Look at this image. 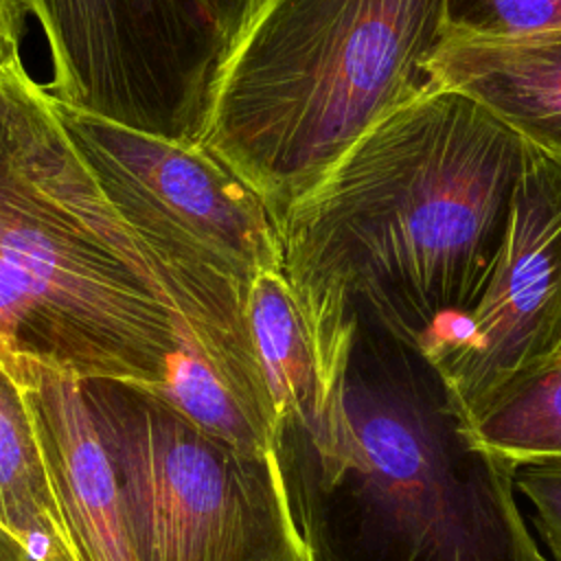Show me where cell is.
<instances>
[{
  "instance_id": "cell-1",
  "label": "cell",
  "mask_w": 561,
  "mask_h": 561,
  "mask_svg": "<svg viewBox=\"0 0 561 561\" xmlns=\"http://www.w3.org/2000/svg\"><path fill=\"white\" fill-rule=\"evenodd\" d=\"M526 153L476 101L425 81L278 219L283 274L316 316L432 362L486 287Z\"/></svg>"
},
{
  "instance_id": "cell-2",
  "label": "cell",
  "mask_w": 561,
  "mask_h": 561,
  "mask_svg": "<svg viewBox=\"0 0 561 561\" xmlns=\"http://www.w3.org/2000/svg\"><path fill=\"white\" fill-rule=\"evenodd\" d=\"M175 311L53 99L0 77V357L158 388Z\"/></svg>"
},
{
  "instance_id": "cell-3",
  "label": "cell",
  "mask_w": 561,
  "mask_h": 561,
  "mask_svg": "<svg viewBox=\"0 0 561 561\" xmlns=\"http://www.w3.org/2000/svg\"><path fill=\"white\" fill-rule=\"evenodd\" d=\"M333 456L289 493L316 561H546L515 467L473 447L436 368L355 322Z\"/></svg>"
},
{
  "instance_id": "cell-4",
  "label": "cell",
  "mask_w": 561,
  "mask_h": 561,
  "mask_svg": "<svg viewBox=\"0 0 561 561\" xmlns=\"http://www.w3.org/2000/svg\"><path fill=\"white\" fill-rule=\"evenodd\" d=\"M443 0H261L221 70L202 147L285 210L423 83Z\"/></svg>"
},
{
  "instance_id": "cell-5",
  "label": "cell",
  "mask_w": 561,
  "mask_h": 561,
  "mask_svg": "<svg viewBox=\"0 0 561 561\" xmlns=\"http://www.w3.org/2000/svg\"><path fill=\"white\" fill-rule=\"evenodd\" d=\"M118 476L140 561H316L276 454L241 449L156 388L79 379Z\"/></svg>"
},
{
  "instance_id": "cell-6",
  "label": "cell",
  "mask_w": 561,
  "mask_h": 561,
  "mask_svg": "<svg viewBox=\"0 0 561 561\" xmlns=\"http://www.w3.org/2000/svg\"><path fill=\"white\" fill-rule=\"evenodd\" d=\"M53 55L55 101L199 145L237 31L217 0H26Z\"/></svg>"
},
{
  "instance_id": "cell-7",
  "label": "cell",
  "mask_w": 561,
  "mask_h": 561,
  "mask_svg": "<svg viewBox=\"0 0 561 561\" xmlns=\"http://www.w3.org/2000/svg\"><path fill=\"white\" fill-rule=\"evenodd\" d=\"M561 355V162L528 145L486 287L430 362L465 421L486 397Z\"/></svg>"
},
{
  "instance_id": "cell-8",
  "label": "cell",
  "mask_w": 561,
  "mask_h": 561,
  "mask_svg": "<svg viewBox=\"0 0 561 561\" xmlns=\"http://www.w3.org/2000/svg\"><path fill=\"white\" fill-rule=\"evenodd\" d=\"M53 105L107 197H127L160 213L252 278L283 270L272 210L202 145L169 142L55 101Z\"/></svg>"
},
{
  "instance_id": "cell-9",
  "label": "cell",
  "mask_w": 561,
  "mask_h": 561,
  "mask_svg": "<svg viewBox=\"0 0 561 561\" xmlns=\"http://www.w3.org/2000/svg\"><path fill=\"white\" fill-rule=\"evenodd\" d=\"M248 313L276 410L274 454L289 495L335 451L344 427L342 397L355 318L327 322L313 316L283 270L252 278Z\"/></svg>"
},
{
  "instance_id": "cell-10",
  "label": "cell",
  "mask_w": 561,
  "mask_h": 561,
  "mask_svg": "<svg viewBox=\"0 0 561 561\" xmlns=\"http://www.w3.org/2000/svg\"><path fill=\"white\" fill-rule=\"evenodd\" d=\"M28 405L77 561H140L127 502L77 377L0 357Z\"/></svg>"
},
{
  "instance_id": "cell-11",
  "label": "cell",
  "mask_w": 561,
  "mask_h": 561,
  "mask_svg": "<svg viewBox=\"0 0 561 561\" xmlns=\"http://www.w3.org/2000/svg\"><path fill=\"white\" fill-rule=\"evenodd\" d=\"M423 77L469 96L526 145L561 162V31H440L423 59Z\"/></svg>"
},
{
  "instance_id": "cell-12",
  "label": "cell",
  "mask_w": 561,
  "mask_h": 561,
  "mask_svg": "<svg viewBox=\"0 0 561 561\" xmlns=\"http://www.w3.org/2000/svg\"><path fill=\"white\" fill-rule=\"evenodd\" d=\"M0 528L39 561H77L66 535L33 419L0 364Z\"/></svg>"
},
{
  "instance_id": "cell-13",
  "label": "cell",
  "mask_w": 561,
  "mask_h": 561,
  "mask_svg": "<svg viewBox=\"0 0 561 561\" xmlns=\"http://www.w3.org/2000/svg\"><path fill=\"white\" fill-rule=\"evenodd\" d=\"M473 447L522 467L561 458V355L511 379L465 421Z\"/></svg>"
},
{
  "instance_id": "cell-14",
  "label": "cell",
  "mask_w": 561,
  "mask_h": 561,
  "mask_svg": "<svg viewBox=\"0 0 561 561\" xmlns=\"http://www.w3.org/2000/svg\"><path fill=\"white\" fill-rule=\"evenodd\" d=\"M440 31L473 35L561 31V0H443Z\"/></svg>"
},
{
  "instance_id": "cell-15",
  "label": "cell",
  "mask_w": 561,
  "mask_h": 561,
  "mask_svg": "<svg viewBox=\"0 0 561 561\" xmlns=\"http://www.w3.org/2000/svg\"><path fill=\"white\" fill-rule=\"evenodd\" d=\"M513 484L533 504L535 526L554 561H561V458L517 467Z\"/></svg>"
},
{
  "instance_id": "cell-16",
  "label": "cell",
  "mask_w": 561,
  "mask_h": 561,
  "mask_svg": "<svg viewBox=\"0 0 561 561\" xmlns=\"http://www.w3.org/2000/svg\"><path fill=\"white\" fill-rule=\"evenodd\" d=\"M26 11V0H0V77H26L20 53Z\"/></svg>"
},
{
  "instance_id": "cell-17",
  "label": "cell",
  "mask_w": 561,
  "mask_h": 561,
  "mask_svg": "<svg viewBox=\"0 0 561 561\" xmlns=\"http://www.w3.org/2000/svg\"><path fill=\"white\" fill-rule=\"evenodd\" d=\"M217 2L224 9L226 18L230 20V24H232V28L237 31V37H239L261 0H217Z\"/></svg>"
},
{
  "instance_id": "cell-18",
  "label": "cell",
  "mask_w": 561,
  "mask_h": 561,
  "mask_svg": "<svg viewBox=\"0 0 561 561\" xmlns=\"http://www.w3.org/2000/svg\"><path fill=\"white\" fill-rule=\"evenodd\" d=\"M0 561H39L0 528Z\"/></svg>"
}]
</instances>
